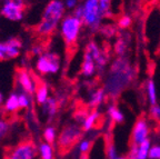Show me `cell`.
<instances>
[{"label":"cell","mask_w":160,"mask_h":159,"mask_svg":"<svg viewBox=\"0 0 160 159\" xmlns=\"http://www.w3.org/2000/svg\"><path fill=\"white\" fill-rule=\"evenodd\" d=\"M136 79V70L127 56L117 57L112 61L105 82L106 100L115 101L120 95L132 85Z\"/></svg>","instance_id":"6da1fadb"},{"label":"cell","mask_w":160,"mask_h":159,"mask_svg":"<svg viewBox=\"0 0 160 159\" xmlns=\"http://www.w3.org/2000/svg\"><path fill=\"white\" fill-rule=\"evenodd\" d=\"M65 13V5L60 0H51L43 10L40 23L36 26L35 33L37 36L43 38L52 36L60 21H62Z\"/></svg>","instance_id":"7a4b0ae2"},{"label":"cell","mask_w":160,"mask_h":159,"mask_svg":"<svg viewBox=\"0 0 160 159\" xmlns=\"http://www.w3.org/2000/svg\"><path fill=\"white\" fill-rule=\"evenodd\" d=\"M82 20L73 15H68L61 21V36L65 41L67 60H70L77 51V42L82 27Z\"/></svg>","instance_id":"3957f363"},{"label":"cell","mask_w":160,"mask_h":159,"mask_svg":"<svg viewBox=\"0 0 160 159\" xmlns=\"http://www.w3.org/2000/svg\"><path fill=\"white\" fill-rule=\"evenodd\" d=\"M82 135V128H80L78 125H66L57 139V147L59 155L63 156V155L68 154L77 145V142L81 139Z\"/></svg>","instance_id":"277c9868"},{"label":"cell","mask_w":160,"mask_h":159,"mask_svg":"<svg viewBox=\"0 0 160 159\" xmlns=\"http://www.w3.org/2000/svg\"><path fill=\"white\" fill-rule=\"evenodd\" d=\"M39 154L35 141L26 139L9 147L5 151L3 159H36Z\"/></svg>","instance_id":"5b68a950"},{"label":"cell","mask_w":160,"mask_h":159,"mask_svg":"<svg viewBox=\"0 0 160 159\" xmlns=\"http://www.w3.org/2000/svg\"><path fill=\"white\" fill-rule=\"evenodd\" d=\"M83 25L90 28L91 31H97L100 29L101 15H100L99 0H86L83 3Z\"/></svg>","instance_id":"8992f818"},{"label":"cell","mask_w":160,"mask_h":159,"mask_svg":"<svg viewBox=\"0 0 160 159\" xmlns=\"http://www.w3.org/2000/svg\"><path fill=\"white\" fill-rule=\"evenodd\" d=\"M36 69L42 76L57 74L60 69V57L53 52H46L39 56L36 64Z\"/></svg>","instance_id":"52a82bcc"},{"label":"cell","mask_w":160,"mask_h":159,"mask_svg":"<svg viewBox=\"0 0 160 159\" xmlns=\"http://www.w3.org/2000/svg\"><path fill=\"white\" fill-rule=\"evenodd\" d=\"M148 135H149V127L147 124V118H146L145 114H141L137 118L132 127L131 135H130L129 146H131V145L139 146L140 144H142L145 140L148 139Z\"/></svg>","instance_id":"ba28073f"},{"label":"cell","mask_w":160,"mask_h":159,"mask_svg":"<svg viewBox=\"0 0 160 159\" xmlns=\"http://www.w3.org/2000/svg\"><path fill=\"white\" fill-rule=\"evenodd\" d=\"M22 48V41L19 38H10L0 42V61H7L17 58Z\"/></svg>","instance_id":"9c48e42d"},{"label":"cell","mask_w":160,"mask_h":159,"mask_svg":"<svg viewBox=\"0 0 160 159\" xmlns=\"http://www.w3.org/2000/svg\"><path fill=\"white\" fill-rule=\"evenodd\" d=\"M16 70H17V71H16L17 81H18V85L20 86V88L25 92H27L28 95H30V96L35 95L36 86H35V81H33L31 72L28 71L26 68H17Z\"/></svg>","instance_id":"30bf717a"},{"label":"cell","mask_w":160,"mask_h":159,"mask_svg":"<svg viewBox=\"0 0 160 159\" xmlns=\"http://www.w3.org/2000/svg\"><path fill=\"white\" fill-rule=\"evenodd\" d=\"M106 122V117L102 114H99L97 109H93L88 115L85 122L82 124L83 132H88L91 129H101Z\"/></svg>","instance_id":"8fae6325"},{"label":"cell","mask_w":160,"mask_h":159,"mask_svg":"<svg viewBox=\"0 0 160 159\" xmlns=\"http://www.w3.org/2000/svg\"><path fill=\"white\" fill-rule=\"evenodd\" d=\"M0 13H1V15H2L6 19L10 20V21H20V20L23 18L25 9H22V8H20L19 6L6 0Z\"/></svg>","instance_id":"7c38bea8"},{"label":"cell","mask_w":160,"mask_h":159,"mask_svg":"<svg viewBox=\"0 0 160 159\" xmlns=\"http://www.w3.org/2000/svg\"><path fill=\"white\" fill-rule=\"evenodd\" d=\"M33 78V81H35V86H36V90H35V96H36V100L39 105H43L47 99L49 98L48 94V86L43 80H41L37 75H35L33 72H31Z\"/></svg>","instance_id":"4fadbf2b"},{"label":"cell","mask_w":160,"mask_h":159,"mask_svg":"<svg viewBox=\"0 0 160 159\" xmlns=\"http://www.w3.org/2000/svg\"><path fill=\"white\" fill-rule=\"evenodd\" d=\"M131 42V35L129 33H122L117 35V40L115 44V54L118 57H123L129 49V45Z\"/></svg>","instance_id":"5bb4252c"},{"label":"cell","mask_w":160,"mask_h":159,"mask_svg":"<svg viewBox=\"0 0 160 159\" xmlns=\"http://www.w3.org/2000/svg\"><path fill=\"white\" fill-rule=\"evenodd\" d=\"M96 68H97V66H96V61L93 59V57L89 51L85 50L82 64H81V67H80V74L85 76V77H90L96 72Z\"/></svg>","instance_id":"9a60e30c"},{"label":"cell","mask_w":160,"mask_h":159,"mask_svg":"<svg viewBox=\"0 0 160 159\" xmlns=\"http://www.w3.org/2000/svg\"><path fill=\"white\" fill-rule=\"evenodd\" d=\"M58 107H59V102L52 97H49L47 99V101L42 105V111L45 115H47L49 117V120H51L53 118L56 114H57Z\"/></svg>","instance_id":"2e32d148"},{"label":"cell","mask_w":160,"mask_h":159,"mask_svg":"<svg viewBox=\"0 0 160 159\" xmlns=\"http://www.w3.org/2000/svg\"><path fill=\"white\" fill-rule=\"evenodd\" d=\"M106 100V91L103 88H99V89L95 90L92 94L90 95V99L88 101V106L90 108H97L101 102Z\"/></svg>","instance_id":"e0dca14e"},{"label":"cell","mask_w":160,"mask_h":159,"mask_svg":"<svg viewBox=\"0 0 160 159\" xmlns=\"http://www.w3.org/2000/svg\"><path fill=\"white\" fill-rule=\"evenodd\" d=\"M108 116L110 118V122L112 124H121L125 120V116L119 110V108L117 107V105L113 101L112 105H110L108 107Z\"/></svg>","instance_id":"ac0fdd59"},{"label":"cell","mask_w":160,"mask_h":159,"mask_svg":"<svg viewBox=\"0 0 160 159\" xmlns=\"http://www.w3.org/2000/svg\"><path fill=\"white\" fill-rule=\"evenodd\" d=\"M40 159H55V151H53L52 145L43 141L38 147Z\"/></svg>","instance_id":"d6986e66"},{"label":"cell","mask_w":160,"mask_h":159,"mask_svg":"<svg viewBox=\"0 0 160 159\" xmlns=\"http://www.w3.org/2000/svg\"><path fill=\"white\" fill-rule=\"evenodd\" d=\"M18 109H20L19 107V99H18V92H13L9 96L7 100L5 102V110L10 114H13Z\"/></svg>","instance_id":"ffe728a7"},{"label":"cell","mask_w":160,"mask_h":159,"mask_svg":"<svg viewBox=\"0 0 160 159\" xmlns=\"http://www.w3.org/2000/svg\"><path fill=\"white\" fill-rule=\"evenodd\" d=\"M88 108H89L88 105H82V106H79V107L76 108L72 117L78 124H83V122H85L86 118H87L88 115L90 114Z\"/></svg>","instance_id":"44dd1931"},{"label":"cell","mask_w":160,"mask_h":159,"mask_svg":"<svg viewBox=\"0 0 160 159\" xmlns=\"http://www.w3.org/2000/svg\"><path fill=\"white\" fill-rule=\"evenodd\" d=\"M147 95H148V99H149V102L151 106H155L157 105V95H156V86H155V82L153 80L150 78L148 79L147 81Z\"/></svg>","instance_id":"7402d4cb"},{"label":"cell","mask_w":160,"mask_h":159,"mask_svg":"<svg viewBox=\"0 0 160 159\" xmlns=\"http://www.w3.org/2000/svg\"><path fill=\"white\" fill-rule=\"evenodd\" d=\"M92 145H93V141L89 139H85L82 141L80 142L79 145V150H80V156L79 158L80 159H88L89 157V152L92 148Z\"/></svg>","instance_id":"603a6c76"},{"label":"cell","mask_w":160,"mask_h":159,"mask_svg":"<svg viewBox=\"0 0 160 159\" xmlns=\"http://www.w3.org/2000/svg\"><path fill=\"white\" fill-rule=\"evenodd\" d=\"M149 150H150V139L148 138L142 144H140L138 146L137 159H147V157H149Z\"/></svg>","instance_id":"cb8c5ba5"},{"label":"cell","mask_w":160,"mask_h":159,"mask_svg":"<svg viewBox=\"0 0 160 159\" xmlns=\"http://www.w3.org/2000/svg\"><path fill=\"white\" fill-rule=\"evenodd\" d=\"M111 0H99V8H100V15L101 18H110L112 16L111 13Z\"/></svg>","instance_id":"d4e9b609"},{"label":"cell","mask_w":160,"mask_h":159,"mask_svg":"<svg viewBox=\"0 0 160 159\" xmlns=\"http://www.w3.org/2000/svg\"><path fill=\"white\" fill-rule=\"evenodd\" d=\"M43 139L46 142L50 145H53L56 141V128L52 126H48L45 130H43Z\"/></svg>","instance_id":"484cf974"},{"label":"cell","mask_w":160,"mask_h":159,"mask_svg":"<svg viewBox=\"0 0 160 159\" xmlns=\"http://www.w3.org/2000/svg\"><path fill=\"white\" fill-rule=\"evenodd\" d=\"M18 99H19V107L22 108V109H26V108H28L30 106L31 96L22 90V91L18 92Z\"/></svg>","instance_id":"4316f807"},{"label":"cell","mask_w":160,"mask_h":159,"mask_svg":"<svg viewBox=\"0 0 160 159\" xmlns=\"http://www.w3.org/2000/svg\"><path fill=\"white\" fill-rule=\"evenodd\" d=\"M131 23H132V19L128 15H122L118 19V28L121 30L128 29L131 26Z\"/></svg>","instance_id":"83f0119b"},{"label":"cell","mask_w":160,"mask_h":159,"mask_svg":"<svg viewBox=\"0 0 160 159\" xmlns=\"http://www.w3.org/2000/svg\"><path fill=\"white\" fill-rule=\"evenodd\" d=\"M99 31L102 33L103 36L106 37L110 38V37H113V36H117V29L113 25H105V26H101L99 29Z\"/></svg>","instance_id":"f1b7e54d"},{"label":"cell","mask_w":160,"mask_h":159,"mask_svg":"<svg viewBox=\"0 0 160 159\" xmlns=\"http://www.w3.org/2000/svg\"><path fill=\"white\" fill-rule=\"evenodd\" d=\"M149 118L151 120H153L155 122H157L158 125H160V106L155 105V106L150 107Z\"/></svg>","instance_id":"f546056e"},{"label":"cell","mask_w":160,"mask_h":159,"mask_svg":"<svg viewBox=\"0 0 160 159\" xmlns=\"http://www.w3.org/2000/svg\"><path fill=\"white\" fill-rule=\"evenodd\" d=\"M8 132H9V122L6 119L0 118V140L6 138Z\"/></svg>","instance_id":"4dcf8cb0"},{"label":"cell","mask_w":160,"mask_h":159,"mask_svg":"<svg viewBox=\"0 0 160 159\" xmlns=\"http://www.w3.org/2000/svg\"><path fill=\"white\" fill-rule=\"evenodd\" d=\"M149 158L150 159H160V145H155V146L150 147Z\"/></svg>","instance_id":"1f68e13d"},{"label":"cell","mask_w":160,"mask_h":159,"mask_svg":"<svg viewBox=\"0 0 160 159\" xmlns=\"http://www.w3.org/2000/svg\"><path fill=\"white\" fill-rule=\"evenodd\" d=\"M83 13H85V10H83V5H80V6H78L75 10H73L72 15L75 16V17H77L78 19L83 20Z\"/></svg>","instance_id":"d6a6232c"},{"label":"cell","mask_w":160,"mask_h":159,"mask_svg":"<svg viewBox=\"0 0 160 159\" xmlns=\"http://www.w3.org/2000/svg\"><path fill=\"white\" fill-rule=\"evenodd\" d=\"M65 6L68 9H73L77 6V0H66Z\"/></svg>","instance_id":"836d02e7"},{"label":"cell","mask_w":160,"mask_h":159,"mask_svg":"<svg viewBox=\"0 0 160 159\" xmlns=\"http://www.w3.org/2000/svg\"><path fill=\"white\" fill-rule=\"evenodd\" d=\"M8 1H10V3H15V5L19 6V7L22 8V9H26L25 0H8Z\"/></svg>","instance_id":"e575fe53"},{"label":"cell","mask_w":160,"mask_h":159,"mask_svg":"<svg viewBox=\"0 0 160 159\" xmlns=\"http://www.w3.org/2000/svg\"><path fill=\"white\" fill-rule=\"evenodd\" d=\"M3 102V95L0 92V106H1V104Z\"/></svg>","instance_id":"d590c367"},{"label":"cell","mask_w":160,"mask_h":159,"mask_svg":"<svg viewBox=\"0 0 160 159\" xmlns=\"http://www.w3.org/2000/svg\"><path fill=\"white\" fill-rule=\"evenodd\" d=\"M116 159H127V156H121V157H117Z\"/></svg>","instance_id":"8d00e7d4"},{"label":"cell","mask_w":160,"mask_h":159,"mask_svg":"<svg viewBox=\"0 0 160 159\" xmlns=\"http://www.w3.org/2000/svg\"><path fill=\"white\" fill-rule=\"evenodd\" d=\"M152 1H155V3H156V1H158V0H152Z\"/></svg>","instance_id":"74e56055"},{"label":"cell","mask_w":160,"mask_h":159,"mask_svg":"<svg viewBox=\"0 0 160 159\" xmlns=\"http://www.w3.org/2000/svg\"><path fill=\"white\" fill-rule=\"evenodd\" d=\"M159 8H160V3H159Z\"/></svg>","instance_id":"f35d334b"}]
</instances>
